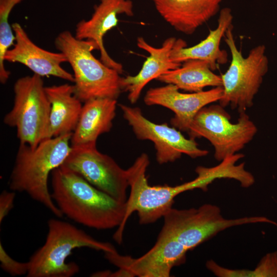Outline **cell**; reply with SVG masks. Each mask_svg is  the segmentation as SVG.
<instances>
[{
    "instance_id": "1",
    "label": "cell",
    "mask_w": 277,
    "mask_h": 277,
    "mask_svg": "<svg viewBox=\"0 0 277 277\" xmlns=\"http://www.w3.org/2000/svg\"><path fill=\"white\" fill-rule=\"evenodd\" d=\"M51 175V196L63 215L97 230L110 229L121 225L126 202L116 200L62 166L54 169Z\"/></svg>"
},
{
    "instance_id": "2",
    "label": "cell",
    "mask_w": 277,
    "mask_h": 277,
    "mask_svg": "<svg viewBox=\"0 0 277 277\" xmlns=\"http://www.w3.org/2000/svg\"><path fill=\"white\" fill-rule=\"evenodd\" d=\"M71 135L70 133L45 139L34 148L19 143L8 182L11 191L27 193L57 217L63 215L52 199L48 179L70 153Z\"/></svg>"
},
{
    "instance_id": "3",
    "label": "cell",
    "mask_w": 277,
    "mask_h": 277,
    "mask_svg": "<svg viewBox=\"0 0 277 277\" xmlns=\"http://www.w3.org/2000/svg\"><path fill=\"white\" fill-rule=\"evenodd\" d=\"M149 165L148 156L142 153L126 169L130 193L126 202L124 218L113 236L118 244L122 242L126 222L133 212H136L141 224L154 223L172 208L174 199L177 195L194 189L205 191L212 182L210 174L199 170L195 179L179 185L151 186L146 174Z\"/></svg>"
},
{
    "instance_id": "4",
    "label": "cell",
    "mask_w": 277,
    "mask_h": 277,
    "mask_svg": "<svg viewBox=\"0 0 277 277\" xmlns=\"http://www.w3.org/2000/svg\"><path fill=\"white\" fill-rule=\"evenodd\" d=\"M54 45L71 67L74 92L82 103L97 98L117 100L122 91L121 74L94 56L92 51L98 50L94 41L79 39L65 30L55 37Z\"/></svg>"
},
{
    "instance_id": "5",
    "label": "cell",
    "mask_w": 277,
    "mask_h": 277,
    "mask_svg": "<svg viewBox=\"0 0 277 277\" xmlns=\"http://www.w3.org/2000/svg\"><path fill=\"white\" fill-rule=\"evenodd\" d=\"M87 247L104 252L116 250L109 243L98 241L84 231L56 219L48 221V232L43 245L28 261L27 277H71L80 271L75 262L66 259L75 248Z\"/></svg>"
},
{
    "instance_id": "6",
    "label": "cell",
    "mask_w": 277,
    "mask_h": 277,
    "mask_svg": "<svg viewBox=\"0 0 277 277\" xmlns=\"http://www.w3.org/2000/svg\"><path fill=\"white\" fill-rule=\"evenodd\" d=\"M233 25L224 37L230 50L231 60L227 71L222 75L223 93L219 101L223 107L230 106L239 113L252 106L264 76L268 70L269 61L266 47L259 45L253 47L244 57L235 44Z\"/></svg>"
},
{
    "instance_id": "7",
    "label": "cell",
    "mask_w": 277,
    "mask_h": 277,
    "mask_svg": "<svg viewBox=\"0 0 277 277\" xmlns=\"http://www.w3.org/2000/svg\"><path fill=\"white\" fill-rule=\"evenodd\" d=\"M13 92V107L3 122L16 128L20 143L36 147L45 138L51 107L42 77L33 74L18 78Z\"/></svg>"
},
{
    "instance_id": "8",
    "label": "cell",
    "mask_w": 277,
    "mask_h": 277,
    "mask_svg": "<svg viewBox=\"0 0 277 277\" xmlns=\"http://www.w3.org/2000/svg\"><path fill=\"white\" fill-rule=\"evenodd\" d=\"M230 119L221 105L206 106L194 116L187 132L190 138L209 141L214 147L215 160L221 162L243 149L258 131L245 111L240 113L236 123H231Z\"/></svg>"
},
{
    "instance_id": "9",
    "label": "cell",
    "mask_w": 277,
    "mask_h": 277,
    "mask_svg": "<svg viewBox=\"0 0 277 277\" xmlns=\"http://www.w3.org/2000/svg\"><path fill=\"white\" fill-rule=\"evenodd\" d=\"M162 230L168 233L188 251L227 228L258 223H277L264 216L225 219L220 209L211 204L198 208L177 209L172 208L163 217Z\"/></svg>"
},
{
    "instance_id": "10",
    "label": "cell",
    "mask_w": 277,
    "mask_h": 277,
    "mask_svg": "<svg viewBox=\"0 0 277 277\" xmlns=\"http://www.w3.org/2000/svg\"><path fill=\"white\" fill-rule=\"evenodd\" d=\"M61 165L83 177L90 184L116 200L125 203L129 187L126 170L110 156L100 152L96 143L71 146Z\"/></svg>"
},
{
    "instance_id": "11",
    "label": "cell",
    "mask_w": 277,
    "mask_h": 277,
    "mask_svg": "<svg viewBox=\"0 0 277 277\" xmlns=\"http://www.w3.org/2000/svg\"><path fill=\"white\" fill-rule=\"evenodd\" d=\"M119 107L137 139L153 142L159 164L173 162L183 154L192 158L208 154V151L200 149L194 139L186 138L176 128L166 123L157 124L148 120L140 108L123 104H120Z\"/></svg>"
},
{
    "instance_id": "12",
    "label": "cell",
    "mask_w": 277,
    "mask_h": 277,
    "mask_svg": "<svg viewBox=\"0 0 277 277\" xmlns=\"http://www.w3.org/2000/svg\"><path fill=\"white\" fill-rule=\"evenodd\" d=\"M187 251L175 238L161 230L154 245L138 258L121 255L117 251L105 252V257L128 276L168 277L174 267L185 262Z\"/></svg>"
},
{
    "instance_id": "13",
    "label": "cell",
    "mask_w": 277,
    "mask_h": 277,
    "mask_svg": "<svg viewBox=\"0 0 277 277\" xmlns=\"http://www.w3.org/2000/svg\"><path fill=\"white\" fill-rule=\"evenodd\" d=\"M175 85L167 84L151 88L146 92L144 101L148 106L165 107L174 113L171 118L172 126L181 131L188 132L190 125L197 112L203 107L219 101L223 93L222 87L197 92H180Z\"/></svg>"
},
{
    "instance_id": "14",
    "label": "cell",
    "mask_w": 277,
    "mask_h": 277,
    "mask_svg": "<svg viewBox=\"0 0 277 277\" xmlns=\"http://www.w3.org/2000/svg\"><path fill=\"white\" fill-rule=\"evenodd\" d=\"M12 27L15 42L6 54L5 62L23 64L33 74L42 77L52 76L74 82L73 75L61 66L62 63L67 62L63 53L49 51L37 46L19 23L12 24Z\"/></svg>"
},
{
    "instance_id": "15",
    "label": "cell",
    "mask_w": 277,
    "mask_h": 277,
    "mask_svg": "<svg viewBox=\"0 0 277 277\" xmlns=\"http://www.w3.org/2000/svg\"><path fill=\"white\" fill-rule=\"evenodd\" d=\"M134 15L133 4L131 0H100L95 6L91 17L83 19L76 25L74 36L79 39L94 41L100 52V60L108 67L122 73V65L113 60L108 53L103 39L106 33L116 27L118 16Z\"/></svg>"
},
{
    "instance_id": "16",
    "label": "cell",
    "mask_w": 277,
    "mask_h": 277,
    "mask_svg": "<svg viewBox=\"0 0 277 277\" xmlns=\"http://www.w3.org/2000/svg\"><path fill=\"white\" fill-rule=\"evenodd\" d=\"M176 39L174 37H169L164 41L160 47H154L143 37L137 38V47L147 51L149 56L137 74L121 78L122 90L128 92V99L131 104L137 102L143 89L148 83L181 66V64L175 63L171 58Z\"/></svg>"
},
{
    "instance_id": "17",
    "label": "cell",
    "mask_w": 277,
    "mask_h": 277,
    "mask_svg": "<svg viewBox=\"0 0 277 277\" xmlns=\"http://www.w3.org/2000/svg\"><path fill=\"white\" fill-rule=\"evenodd\" d=\"M177 31L191 35L220 12L223 0H150Z\"/></svg>"
},
{
    "instance_id": "18",
    "label": "cell",
    "mask_w": 277,
    "mask_h": 277,
    "mask_svg": "<svg viewBox=\"0 0 277 277\" xmlns=\"http://www.w3.org/2000/svg\"><path fill=\"white\" fill-rule=\"evenodd\" d=\"M233 18L231 10L223 8L220 11L216 27L210 30L206 37L200 43L187 47L185 41L177 38L171 54L172 61L179 64L189 60L204 61L212 71L220 65L226 64L228 54L221 49L220 44L226 31L232 26Z\"/></svg>"
},
{
    "instance_id": "19",
    "label": "cell",
    "mask_w": 277,
    "mask_h": 277,
    "mask_svg": "<svg viewBox=\"0 0 277 277\" xmlns=\"http://www.w3.org/2000/svg\"><path fill=\"white\" fill-rule=\"evenodd\" d=\"M50 112L45 139L72 133L82 111V102L75 96L73 85L45 87Z\"/></svg>"
},
{
    "instance_id": "20",
    "label": "cell",
    "mask_w": 277,
    "mask_h": 277,
    "mask_svg": "<svg viewBox=\"0 0 277 277\" xmlns=\"http://www.w3.org/2000/svg\"><path fill=\"white\" fill-rule=\"evenodd\" d=\"M117 101L109 98H97L86 101L72 133L71 146L96 143L98 137L110 131L116 114Z\"/></svg>"
},
{
    "instance_id": "21",
    "label": "cell",
    "mask_w": 277,
    "mask_h": 277,
    "mask_svg": "<svg viewBox=\"0 0 277 277\" xmlns=\"http://www.w3.org/2000/svg\"><path fill=\"white\" fill-rule=\"evenodd\" d=\"M183 63L180 67L166 72L156 80L190 92H200L207 87H222L221 75L213 73L206 62L189 60Z\"/></svg>"
},
{
    "instance_id": "22",
    "label": "cell",
    "mask_w": 277,
    "mask_h": 277,
    "mask_svg": "<svg viewBox=\"0 0 277 277\" xmlns=\"http://www.w3.org/2000/svg\"><path fill=\"white\" fill-rule=\"evenodd\" d=\"M23 0H0V82L5 84L10 72L5 66V56L15 42V35L9 23V16L15 5Z\"/></svg>"
},
{
    "instance_id": "23",
    "label": "cell",
    "mask_w": 277,
    "mask_h": 277,
    "mask_svg": "<svg viewBox=\"0 0 277 277\" xmlns=\"http://www.w3.org/2000/svg\"><path fill=\"white\" fill-rule=\"evenodd\" d=\"M229 277H277V251L266 254L253 270L231 269Z\"/></svg>"
},
{
    "instance_id": "24",
    "label": "cell",
    "mask_w": 277,
    "mask_h": 277,
    "mask_svg": "<svg viewBox=\"0 0 277 277\" xmlns=\"http://www.w3.org/2000/svg\"><path fill=\"white\" fill-rule=\"evenodd\" d=\"M0 262L2 269L12 276L27 275L29 264L27 262H18L11 258L4 249L0 242Z\"/></svg>"
},
{
    "instance_id": "25",
    "label": "cell",
    "mask_w": 277,
    "mask_h": 277,
    "mask_svg": "<svg viewBox=\"0 0 277 277\" xmlns=\"http://www.w3.org/2000/svg\"><path fill=\"white\" fill-rule=\"evenodd\" d=\"M15 192L3 190L0 195V223L9 213L14 207Z\"/></svg>"
},
{
    "instance_id": "26",
    "label": "cell",
    "mask_w": 277,
    "mask_h": 277,
    "mask_svg": "<svg viewBox=\"0 0 277 277\" xmlns=\"http://www.w3.org/2000/svg\"><path fill=\"white\" fill-rule=\"evenodd\" d=\"M111 272L109 271H102L92 274L93 276H110Z\"/></svg>"
}]
</instances>
